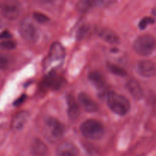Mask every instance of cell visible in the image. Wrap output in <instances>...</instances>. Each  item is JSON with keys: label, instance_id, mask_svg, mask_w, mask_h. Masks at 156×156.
Masks as SVG:
<instances>
[{"label": "cell", "instance_id": "1", "mask_svg": "<svg viewBox=\"0 0 156 156\" xmlns=\"http://www.w3.org/2000/svg\"><path fill=\"white\" fill-rule=\"evenodd\" d=\"M107 104L110 109L120 116H124L130 110V102L125 96L111 91L107 95Z\"/></svg>", "mask_w": 156, "mask_h": 156}, {"label": "cell", "instance_id": "2", "mask_svg": "<svg viewBox=\"0 0 156 156\" xmlns=\"http://www.w3.org/2000/svg\"><path fill=\"white\" fill-rule=\"evenodd\" d=\"M80 131L82 136L91 140H101L104 136L105 129L100 121L94 119H89L82 123Z\"/></svg>", "mask_w": 156, "mask_h": 156}, {"label": "cell", "instance_id": "3", "mask_svg": "<svg viewBox=\"0 0 156 156\" xmlns=\"http://www.w3.org/2000/svg\"><path fill=\"white\" fill-rule=\"evenodd\" d=\"M19 31L24 41L34 44L40 38V30L30 18H25L20 22Z\"/></svg>", "mask_w": 156, "mask_h": 156}, {"label": "cell", "instance_id": "4", "mask_svg": "<svg viewBox=\"0 0 156 156\" xmlns=\"http://www.w3.org/2000/svg\"><path fill=\"white\" fill-rule=\"evenodd\" d=\"M155 46V38L149 34H143L138 37L133 43L134 50L139 55L145 56L153 53Z\"/></svg>", "mask_w": 156, "mask_h": 156}, {"label": "cell", "instance_id": "5", "mask_svg": "<svg viewBox=\"0 0 156 156\" xmlns=\"http://www.w3.org/2000/svg\"><path fill=\"white\" fill-rule=\"evenodd\" d=\"M66 56V51L63 46L59 42H54L52 44L48 53V59L47 62V66L53 67L59 66L63 62Z\"/></svg>", "mask_w": 156, "mask_h": 156}, {"label": "cell", "instance_id": "6", "mask_svg": "<svg viewBox=\"0 0 156 156\" xmlns=\"http://www.w3.org/2000/svg\"><path fill=\"white\" fill-rule=\"evenodd\" d=\"M66 79L61 76H58L54 73H48L41 84V88L44 90H59L66 85Z\"/></svg>", "mask_w": 156, "mask_h": 156}, {"label": "cell", "instance_id": "7", "mask_svg": "<svg viewBox=\"0 0 156 156\" xmlns=\"http://www.w3.org/2000/svg\"><path fill=\"white\" fill-rule=\"evenodd\" d=\"M0 8L3 16L12 21L17 19L21 14V5L16 1H5L0 2Z\"/></svg>", "mask_w": 156, "mask_h": 156}, {"label": "cell", "instance_id": "8", "mask_svg": "<svg viewBox=\"0 0 156 156\" xmlns=\"http://www.w3.org/2000/svg\"><path fill=\"white\" fill-rule=\"evenodd\" d=\"M45 123L50 133V138L54 140L62 138L65 133V126L60 121L53 117H49L47 119Z\"/></svg>", "mask_w": 156, "mask_h": 156}, {"label": "cell", "instance_id": "9", "mask_svg": "<svg viewBox=\"0 0 156 156\" xmlns=\"http://www.w3.org/2000/svg\"><path fill=\"white\" fill-rule=\"evenodd\" d=\"M78 101L85 111L89 113H94L98 111V105L91 98V96L86 93L82 92L78 95Z\"/></svg>", "mask_w": 156, "mask_h": 156}, {"label": "cell", "instance_id": "10", "mask_svg": "<svg viewBox=\"0 0 156 156\" xmlns=\"http://www.w3.org/2000/svg\"><path fill=\"white\" fill-rule=\"evenodd\" d=\"M29 119V113L26 111H20L14 115L11 122V127L14 130H21L24 128Z\"/></svg>", "mask_w": 156, "mask_h": 156}, {"label": "cell", "instance_id": "11", "mask_svg": "<svg viewBox=\"0 0 156 156\" xmlns=\"http://www.w3.org/2000/svg\"><path fill=\"white\" fill-rule=\"evenodd\" d=\"M137 70L144 77H152L156 74V66L150 60H142L137 65Z\"/></svg>", "mask_w": 156, "mask_h": 156}, {"label": "cell", "instance_id": "12", "mask_svg": "<svg viewBox=\"0 0 156 156\" xmlns=\"http://www.w3.org/2000/svg\"><path fill=\"white\" fill-rule=\"evenodd\" d=\"M79 151L74 144L69 142L62 143L57 148L56 156H78Z\"/></svg>", "mask_w": 156, "mask_h": 156}, {"label": "cell", "instance_id": "13", "mask_svg": "<svg viewBox=\"0 0 156 156\" xmlns=\"http://www.w3.org/2000/svg\"><path fill=\"white\" fill-rule=\"evenodd\" d=\"M67 102V113H68L69 117L71 120H75L79 117L80 114V108H79V104L77 103L75 98L71 94H68L66 96Z\"/></svg>", "mask_w": 156, "mask_h": 156}, {"label": "cell", "instance_id": "14", "mask_svg": "<svg viewBox=\"0 0 156 156\" xmlns=\"http://www.w3.org/2000/svg\"><path fill=\"white\" fill-rule=\"evenodd\" d=\"M126 88L129 94L136 100H140L143 98V90L140 84L135 79H129L126 84Z\"/></svg>", "mask_w": 156, "mask_h": 156}, {"label": "cell", "instance_id": "15", "mask_svg": "<svg viewBox=\"0 0 156 156\" xmlns=\"http://www.w3.org/2000/svg\"><path fill=\"white\" fill-rule=\"evenodd\" d=\"M30 151L34 156H45L47 155V146L42 140L34 139L30 145Z\"/></svg>", "mask_w": 156, "mask_h": 156}, {"label": "cell", "instance_id": "16", "mask_svg": "<svg viewBox=\"0 0 156 156\" xmlns=\"http://www.w3.org/2000/svg\"><path fill=\"white\" fill-rule=\"evenodd\" d=\"M98 35L102 40L111 44H120V38L118 35L113 31L112 30L108 28H101L98 32Z\"/></svg>", "mask_w": 156, "mask_h": 156}, {"label": "cell", "instance_id": "17", "mask_svg": "<svg viewBox=\"0 0 156 156\" xmlns=\"http://www.w3.org/2000/svg\"><path fill=\"white\" fill-rule=\"evenodd\" d=\"M88 80L98 89L103 88L105 86V79L103 75L98 70H93L88 73Z\"/></svg>", "mask_w": 156, "mask_h": 156}, {"label": "cell", "instance_id": "18", "mask_svg": "<svg viewBox=\"0 0 156 156\" xmlns=\"http://www.w3.org/2000/svg\"><path fill=\"white\" fill-rule=\"evenodd\" d=\"M107 66H108V69L110 70V72L112 73L113 74L116 75V76H121V77L126 76V70L124 69L121 68V67L115 65V64L111 63V62H108Z\"/></svg>", "mask_w": 156, "mask_h": 156}, {"label": "cell", "instance_id": "19", "mask_svg": "<svg viewBox=\"0 0 156 156\" xmlns=\"http://www.w3.org/2000/svg\"><path fill=\"white\" fill-rule=\"evenodd\" d=\"M94 5V1H89V0H82L77 2L76 4V7H77L78 10L80 12H85L88 11V9H91L93 5Z\"/></svg>", "mask_w": 156, "mask_h": 156}, {"label": "cell", "instance_id": "20", "mask_svg": "<svg viewBox=\"0 0 156 156\" xmlns=\"http://www.w3.org/2000/svg\"><path fill=\"white\" fill-rule=\"evenodd\" d=\"M11 63V57L7 54L0 53V69H5Z\"/></svg>", "mask_w": 156, "mask_h": 156}, {"label": "cell", "instance_id": "21", "mask_svg": "<svg viewBox=\"0 0 156 156\" xmlns=\"http://www.w3.org/2000/svg\"><path fill=\"white\" fill-rule=\"evenodd\" d=\"M16 47V43L11 40H6L0 42V48L2 50H14Z\"/></svg>", "mask_w": 156, "mask_h": 156}, {"label": "cell", "instance_id": "22", "mask_svg": "<svg viewBox=\"0 0 156 156\" xmlns=\"http://www.w3.org/2000/svg\"><path fill=\"white\" fill-rule=\"evenodd\" d=\"M155 22V20L154 18H150V17H146V18H143L141 21L139 23V27H140L141 30H144L147 27V26L150 24H153Z\"/></svg>", "mask_w": 156, "mask_h": 156}, {"label": "cell", "instance_id": "23", "mask_svg": "<svg viewBox=\"0 0 156 156\" xmlns=\"http://www.w3.org/2000/svg\"><path fill=\"white\" fill-rule=\"evenodd\" d=\"M33 17L37 22L41 23V24H44V23L47 22L49 21L48 16H47L44 14L41 13V12H34L33 14Z\"/></svg>", "mask_w": 156, "mask_h": 156}, {"label": "cell", "instance_id": "24", "mask_svg": "<svg viewBox=\"0 0 156 156\" xmlns=\"http://www.w3.org/2000/svg\"><path fill=\"white\" fill-rule=\"evenodd\" d=\"M88 30H89V27H88V25H86V24L82 25V27L79 29V30H78L77 32V35H76L77 40L81 41V40L83 39V38L86 36L87 34H88Z\"/></svg>", "mask_w": 156, "mask_h": 156}, {"label": "cell", "instance_id": "25", "mask_svg": "<svg viewBox=\"0 0 156 156\" xmlns=\"http://www.w3.org/2000/svg\"><path fill=\"white\" fill-rule=\"evenodd\" d=\"M8 129L5 125H1L0 126V146L5 141Z\"/></svg>", "mask_w": 156, "mask_h": 156}, {"label": "cell", "instance_id": "26", "mask_svg": "<svg viewBox=\"0 0 156 156\" xmlns=\"http://www.w3.org/2000/svg\"><path fill=\"white\" fill-rule=\"evenodd\" d=\"M12 37V34L8 30H4L0 34V40H3V41H6V40H9L10 38Z\"/></svg>", "mask_w": 156, "mask_h": 156}, {"label": "cell", "instance_id": "27", "mask_svg": "<svg viewBox=\"0 0 156 156\" xmlns=\"http://www.w3.org/2000/svg\"><path fill=\"white\" fill-rule=\"evenodd\" d=\"M26 97H27V96H26L25 94H23V95H21V97L18 98L17 99L15 102H14V105L18 107V106H20L21 105H22V104L25 101Z\"/></svg>", "mask_w": 156, "mask_h": 156}, {"label": "cell", "instance_id": "28", "mask_svg": "<svg viewBox=\"0 0 156 156\" xmlns=\"http://www.w3.org/2000/svg\"><path fill=\"white\" fill-rule=\"evenodd\" d=\"M152 13H153L154 15L156 16V7L155 8V9H153V10H152Z\"/></svg>", "mask_w": 156, "mask_h": 156}]
</instances>
